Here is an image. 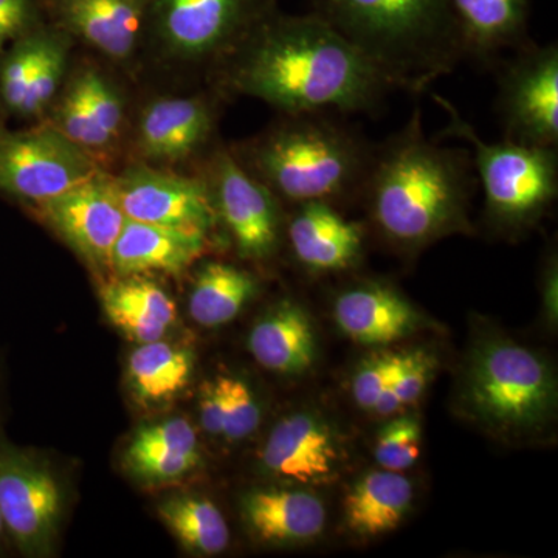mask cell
<instances>
[{"label":"cell","instance_id":"19","mask_svg":"<svg viewBox=\"0 0 558 558\" xmlns=\"http://www.w3.org/2000/svg\"><path fill=\"white\" fill-rule=\"evenodd\" d=\"M259 461L269 475L315 486L337 475L341 447L328 422L301 411L275 425L260 450Z\"/></svg>","mask_w":558,"mask_h":558},{"label":"cell","instance_id":"35","mask_svg":"<svg viewBox=\"0 0 558 558\" xmlns=\"http://www.w3.org/2000/svg\"><path fill=\"white\" fill-rule=\"evenodd\" d=\"M43 11L40 0H0V51L43 21Z\"/></svg>","mask_w":558,"mask_h":558},{"label":"cell","instance_id":"33","mask_svg":"<svg viewBox=\"0 0 558 558\" xmlns=\"http://www.w3.org/2000/svg\"><path fill=\"white\" fill-rule=\"evenodd\" d=\"M421 454V424L417 417L402 416L389 422L377 438L374 458L381 468L403 472Z\"/></svg>","mask_w":558,"mask_h":558},{"label":"cell","instance_id":"7","mask_svg":"<svg viewBox=\"0 0 558 558\" xmlns=\"http://www.w3.org/2000/svg\"><path fill=\"white\" fill-rule=\"evenodd\" d=\"M462 400L481 424L499 433L532 432L553 416L557 385L535 352L494 340L481 344L465 371Z\"/></svg>","mask_w":558,"mask_h":558},{"label":"cell","instance_id":"8","mask_svg":"<svg viewBox=\"0 0 558 558\" xmlns=\"http://www.w3.org/2000/svg\"><path fill=\"white\" fill-rule=\"evenodd\" d=\"M101 170L94 157L46 121L32 130L0 128V196L36 207Z\"/></svg>","mask_w":558,"mask_h":558},{"label":"cell","instance_id":"15","mask_svg":"<svg viewBox=\"0 0 558 558\" xmlns=\"http://www.w3.org/2000/svg\"><path fill=\"white\" fill-rule=\"evenodd\" d=\"M124 100L100 68L83 64L62 84L46 123L102 163L119 145L124 130Z\"/></svg>","mask_w":558,"mask_h":558},{"label":"cell","instance_id":"3","mask_svg":"<svg viewBox=\"0 0 558 558\" xmlns=\"http://www.w3.org/2000/svg\"><path fill=\"white\" fill-rule=\"evenodd\" d=\"M259 135L230 148L242 167L290 205L360 199L376 143L336 113H279Z\"/></svg>","mask_w":558,"mask_h":558},{"label":"cell","instance_id":"2","mask_svg":"<svg viewBox=\"0 0 558 558\" xmlns=\"http://www.w3.org/2000/svg\"><path fill=\"white\" fill-rule=\"evenodd\" d=\"M472 153L428 140L416 106L398 132L376 145L360 201L377 233L402 252L469 233L475 185Z\"/></svg>","mask_w":558,"mask_h":558},{"label":"cell","instance_id":"16","mask_svg":"<svg viewBox=\"0 0 558 558\" xmlns=\"http://www.w3.org/2000/svg\"><path fill=\"white\" fill-rule=\"evenodd\" d=\"M218 97H160L138 113L134 148L138 161L168 167L194 159L211 145L218 121Z\"/></svg>","mask_w":558,"mask_h":558},{"label":"cell","instance_id":"18","mask_svg":"<svg viewBox=\"0 0 558 558\" xmlns=\"http://www.w3.org/2000/svg\"><path fill=\"white\" fill-rule=\"evenodd\" d=\"M284 233L296 263L312 275L339 274L357 266L365 252V229L337 205H292Z\"/></svg>","mask_w":558,"mask_h":558},{"label":"cell","instance_id":"9","mask_svg":"<svg viewBox=\"0 0 558 558\" xmlns=\"http://www.w3.org/2000/svg\"><path fill=\"white\" fill-rule=\"evenodd\" d=\"M497 72V108L505 140L519 145L558 148V46L527 44Z\"/></svg>","mask_w":558,"mask_h":558},{"label":"cell","instance_id":"17","mask_svg":"<svg viewBox=\"0 0 558 558\" xmlns=\"http://www.w3.org/2000/svg\"><path fill=\"white\" fill-rule=\"evenodd\" d=\"M51 24L102 58L128 64L145 40L148 0H44Z\"/></svg>","mask_w":558,"mask_h":558},{"label":"cell","instance_id":"28","mask_svg":"<svg viewBox=\"0 0 558 558\" xmlns=\"http://www.w3.org/2000/svg\"><path fill=\"white\" fill-rule=\"evenodd\" d=\"M258 289V279L250 271L222 260H209L197 271L191 288V318L204 328L227 325L255 299Z\"/></svg>","mask_w":558,"mask_h":558},{"label":"cell","instance_id":"24","mask_svg":"<svg viewBox=\"0 0 558 558\" xmlns=\"http://www.w3.org/2000/svg\"><path fill=\"white\" fill-rule=\"evenodd\" d=\"M199 464L196 429L185 418H168L140 428L124 451V468L142 483H171Z\"/></svg>","mask_w":558,"mask_h":558},{"label":"cell","instance_id":"37","mask_svg":"<svg viewBox=\"0 0 558 558\" xmlns=\"http://www.w3.org/2000/svg\"><path fill=\"white\" fill-rule=\"evenodd\" d=\"M7 537H9V534H7L5 524H3L2 515H0V548H2Z\"/></svg>","mask_w":558,"mask_h":558},{"label":"cell","instance_id":"36","mask_svg":"<svg viewBox=\"0 0 558 558\" xmlns=\"http://www.w3.org/2000/svg\"><path fill=\"white\" fill-rule=\"evenodd\" d=\"M199 416L205 433L209 436H222V391L218 379L202 385Z\"/></svg>","mask_w":558,"mask_h":558},{"label":"cell","instance_id":"10","mask_svg":"<svg viewBox=\"0 0 558 558\" xmlns=\"http://www.w3.org/2000/svg\"><path fill=\"white\" fill-rule=\"evenodd\" d=\"M216 219L226 227L241 258L267 260L278 252L286 218L281 201L234 157L216 146L202 174Z\"/></svg>","mask_w":558,"mask_h":558},{"label":"cell","instance_id":"26","mask_svg":"<svg viewBox=\"0 0 558 558\" xmlns=\"http://www.w3.org/2000/svg\"><path fill=\"white\" fill-rule=\"evenodd\" d=\"M106 317L128 339L149 343L163 339L175 322V304L153 279L124 275L101 289Z\"/></svg>","mask_w":558,"mask_h":558},{"label":"cell","instance_id":"30","mask_svg":"<svg viewBox=\"0 0 558 558\" xmlns=\"http://www.w3.org/2000/svg\"><path fill=\"white\" fill-rule=\"evenodd\" d=\"M157 512L189 553L216 556L229 546L227 521L207 498L179 495L161 501Z\"/></svg>","mask_w":558,"mask_h":558},{"label":"cell","instance_id":"31","mask_svg":"<svg viewBox=\"0 0 558 558\" xmlns=\"http://www.w3.org/2000/svg\"><path fill=\"white\" fill-rule=\"evenodd\" d=\"M436 368H438V360L432 352L425 351V349L403 352L399 373L380 396L376 409L373 410L374 413L389 416V414L398 413L403 407L416 402L424 395Z\"/></svg>","mask_w":558,"mask_h":558},{"label":"cell","instance_id":"4","mask_svg":"<svg viewBox=\"0 0 558 558\" xmlns=\"http://www.w3.org/2000/svg\"><path fill=\"white\" fill-rule=\"evenodd\" d=\"M392 89L421 95L462 58L450 0H307Z\"/></svg>","mask_w":558,"mask_h":558},{"label":"cell","instance_id":"11","mask_svg":"<svg viewBox=\"0 0 558 558\" xmlns=\"http://www.w3.org/2000/svg\"><path fill=\"white\" fill-rule=\"evenodd\" d=\"M73 39L39 21L0 51V109L27 121L46 120L68 78Z\"/></svg>","mask_w":558,"mask_h":558},{"label":"cell","instance_id":"23","mask_svg":"<svg viewBox=\"0 0 558 558\" xmlns=\"http://www.w3.org/2000/svg\"><path fill=\"white\" fill-rule=\"evenodd\" d=\"M242 515L250 531L264 543L292 545L317 538L325 529L322 499L304 490L264 488L242 498Z\"/></svg>","mask_w":558,"mask_h":558},{"label":"cell","instance_id":"13","mask_svg":"<svg viewBox=\"0 0 558 558\" xmlns=\"http://www.w3.org/2000/svg\"><path fill=\"white\" fill-rule=\"evenodd\" d=\"M116 180L126 219L208 236L218 226L204 178H190L163 167L135 161Z\"/></svg>","mask_w":558,"mask_h":558},{"label":"cell","instance_id":"32","mask_svg":"<svg viewBox=\"0 0 558 558\" xmlns=\"http://www.w3.org/2000/svg\"><path fill=\"white\" fill-rule=\"evenodd\" d=\"M222 391V438L236 442L248 438L259 425L260 411L255 395L244 380L218 377Z\"/></svg>","mask_w":558,"mask_h":558},{"label":"cell","instance_id":"14","mask_svg":"<svg viewBox=\"0 0 558 558\" xmlns=\"http://www.w3.org/2000/svg\"><path fill=\"white\" fill-rule=\"evenodd\" d=\"M47 226L94 269H110L126 216L113 175L105 170L33 207Z\"/></svg>","mask_w":558,"mask_h":558},{"label":"cell","instance_id":"27","mask_svg":"<svg viewBox=\"0 0 558 558\" xmlns=\"http://www.w3.org/2000/svg\"><path fill=\"white\" fill-rule=\"evenodd\" d=\"M413 501V486L402 472L374 470L351 487L344 498L348 527L362 537L395 531Z\"/></svg>","mask_w":558,"mask_h":558},{"label":"cell","instance_id":"21","mask_svg":"<svg viewBox=\"0 0 558 558\" xmlns=\"http://www.w3.org/2000/svg\"><path fill=\"white\" fill-rule=\"evenodd\" d=\"M333 314L349 339L365 347H385L409 337L421 326V315L409 300L379 281L360 282L337 296Z\"/></svg>","mask_w":558,"mask_h":558},{"label":"cell","instance_id":"12","mask_svg":"<svg viewBox=\"0 0 558 558\" xmlns=\"http://www.w3.org/2000/svg\"><path fill=\"white\" fill-rule=\"evenodd\" d=\"M61 488L35 454L0 442V515L24 556H49L61 519Z\"/></svg>","mask_w":558,"mask_h":558},{"label":"cell","instance_id":"1","mask_svg":"<svg viewBox=\"0 0 558 558\" xmlns=\"http://www.w3.org/2000/svg\"><path fill=\"white\" fill-rule=\"evenodd\" d=\"M211 86L220 97L258 98L279 113L341 117L376 116L395 90L328 22L279 11L231 54Z\"/></svg>","mask_w":558,"mask_h":558},{"label":"cell","instance_id":"25","mask_svg":"<svg viewBox=\"0 0 558 558\" xmlns=\"http://www.w3.org/2000/svg\"><path fill=\"white\" fill-rule=\"evenodd\" d=\"M248 349L263 368L288 376L306 373L317 359L310 315L295 301H281L253 326Z\"/></svg>","mask_w":558,"mask_h":558},{"label":"cell","instance_id":"34","mask_svg":"<svg viewBox=\"0 0 558 558\" xmlns=\"http://www.w3.org/2000/svg\"><path fill=\"white\" fill-rule=\"evenodd\" d=\"M402 360L403 354L376 355L359 366L352 379V396L360 409H376L380 396L399 373Z\"/></svg>","mask_w":558,"mask_h":558},{"label":"cell","instance_id":"29","mask_svg":"<svg viewBox=\"0 0 558 558\" xmlns=\"http://www.w3.org/2000/svg\"><path fill=\"white\" fill-rule=\"evenodd\" d=\"M194 371L190 349L156 340L138 344L128 362L132 395L146 405L170 402L189 385Z\"/></svg>","mask_w":558,"mask_h":558},{"label":"cell","instance_id":"20","mask_svg":"<svg viewBox=\"0 0 558 558\" xmlns=\"http://www.w3.org/2000/svg\"><path fill=\"white\" fill-rule=\"evenodd\" d=\"M462 58L494 68L502 51L523 49L529 36L531 0H450Z\"/></svg>","mask_w":558,"mask_h":558},{"label":"cell","instance_id":"22","mask_svg":"<svg viewBox=\"0 0 558 558\" xmlns=\"http://www.w3.org/2000/svg\"><path fill=\"white\" fill-rule=\"evenodd\" d=\"M205 234L126 219L112 252L110 269L124 275H179L207 247Z\"/></svg>","mask_w":558,"mask_h":558},{"label":"cell","instance_id":"6","mask_svg":"<svg viewBox=\"0 0 558 558\" xmlns=\"http://www.w3.org/2000/svg\"><path fill=\"white\" fill-rule=\"evenodd\" d=\"M432 97L449 113V124L438 137L465 140L472 145L488 226L506 233L535 226L557 199L558 148L519 145L508 140L484 142L449 100L438 94Z\"/></svg>","mask_w":558,"mask_h":558},{"label":"cell","instance_id":"5","mask_svg":"<svg viewBox=\"0 0 558 558\" xmlns=\"http://www.w3.org/2000/svg\"><path fill=\"white\" fill-rule=\"evenodd\" d=\"M279 0H148L145 40L157 60L209 84Z\"/></svg>","mask_w":558,"mask_h":558}]
</instances>
